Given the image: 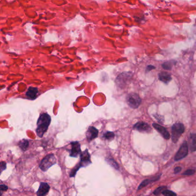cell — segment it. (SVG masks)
Returning <instances> with one entry per match:
<instances>
[{"mask_svg":"<svg viewBox=\"0 0 196 196\" xmlns=\"http://www.w3.org/2000/svg\"><path fill=\"white\" fill-rule=\"evenodd\" d=\"M165 189H166V186H161V187H159L157 189L155 190L154 191V194L156 196L160 195V194L162 193V192L165 191Z\"/></svg>","mask_w":196,"mask_h":196,"instance_id":"obj_19","label":"cell"},{"mask_svg":"<svg viewBox=\"0 0 196 196\" xmlns=\"http://www.w3.org/2000/svg\"><path fill=\"white\" fill-rule=\"evenodd\" d=\"M56 163V160L53 154H49L42 160L40 165V168L42 171H46L53 165Z\"/></svg>","mask_w":196,"mask_h":196,"instance_id":"obj_3","label":"cell"},{"mask_svg":"<svg viewBox=\"0 0 196 196\" xmlns=\"http://www.w3.org/2000/svg\"><path fill=\"white\" fill-rule=\"evenodd\" d=\"M19 146L22 151H25L29 146V142L26 139H22L19 142Z\"/></svg>","mask_w":196,"mask_h":196,"instance_id":"obj_17","label":"cell"},{"mask_svg":"<svg viewBox=\"0 0 196 196\" xmlns=\"http://www.w3.org/2000/svg\"><path fill=\"white\" fill-rule=\"evenodd\" d=\"M155 69V67L153 66H149L148 67H147L146 71H150L151 70H152V69Z\"/></svg>","mask_w":196,"mask_h":196,"instance_id":"obj_27","label":"cell"},{"mask_svg":"<svg viewBox=\"0 0 196 196\" xmlns=\"http://www.w3.org/2000/svg\"><path fill=\"white\" fill-rule=\"evenodd\" d=\"M163 195L165 196H176L177 194L174 192H173V191H169L167 189H165V191H164L162 193Z\"/></svg>","mask_w":196,"mask_h":196,"instance_id":"obj_21","label":"cell"},{"mask_svg":"<svg viewBox=\"0 0 196 196\" xmlns=\"http://www.w3.org/2000/svg\"><path fill=\"white\" fill-rule=\"evenodd\" d=\"M174 64V63L171 62H166L163 63V64L162 65V68L164 69H166V70H170L172 68V66Z\"/></svg>","mask_w":196,"mask_h":196,"instance_id":"obj_18","label":"cell"},{"mask_svg":"<svg viewBox=\"0 0 196 196\" xmlns=\"http://www.w3.org/2000/svg\"><path fill=\"white\" fill-rule=\"evenodd\" d=\"M196 172V171L194 170H193V169H189V170H186L185 171L183 174L184 175H193L194 174V173Z\"/></svg>","mask_w":196,"mask_h":196,"instance_id":"obj_24","label":"cell"},{"mask_svg":"<svg viewBox=\"0 0 196 196\" xmlns=\"http://www.w3.org/2000/svg\"><path fill=\"white\" fill-rule=\"evenodd\" d=\"M98 130L95 127L91 126L88 129L86 133V137L88 141H91L93 139L97 138L98 136Z\"/></svg>","mask_w":196,"mask_h":196,"instance_id":"obj_10","label":"cell"},{"mask_svg":"<svg viewBox=\"0 0 196 196\" xmlns=\"http://www.w3.org/2000/svg\"><path fill=\"white\" fill-rule=\"evenodd\" d=\"M107 162H108V164L110 165H111L113 167H114L115 169H119V165H118V164L112 158H110V159H107Z\"/></svg>","mask_w":196,"mask_h":196,"instance_id":"obj_20","label":"cell"},{"mask_svg":"<svg viewBox=\"0 0 196 196\" xmlns=\"http://www.w3.org/2000/svg\"><path fill=\"white\" fill-rule=\"evenodd\" d=\"M182 170V168L180 167V166H178V167H176L175 169H174V173L175 174H177V173H180L181 171Z\"/></svg>","mask_w":196,"mask_h":196,"instance_id":"obj_26","label":"cell"},{"mask_svg":"<svg viewBox=\"0 0 196 196\" xmlns=\"http://www.w3.org/2000/svg\"><path fill=\"white\" fill-rule=\"evenodd\" d=\"M80 158L81 161L79 165L80 167H84L86 165H88L90 162V155L88 153L87 150L83 152L80 154Z\"/></svg>","mask_w":196,"mask_h":196,"instance_id":"obj_8","label":"cell"},{"mask_svg":"<svg viewBox=\"0 0 196 196\" xmlns=\"http://www.w3.org/2000/svg\"><path fill=\"white\" fill-rule=\"evenodd\" d=\"M49 186L46 183L41 182L39 189L37 192V194L38 196H45L48 193L49 191Z\"/></svg>","mask_w":196,"mask_h":196,"instance_id":"obj_12","label":"cell"},{"mask_svg":"<svg viewBox=\"0 0 196 196\" xmlns=\"http://www.w3.org/2000/svg\"><path fill=\"white\" fill-rule=\"evenodd\" d=\"M159 178H160V177H157L154 178L153 179H147V180H145L139 186L138 189H140L144 188L147 185L149 184H150L151 182H154V181H155L158 180L159 179Z\"/></svg>","mask_w":196,"mask_h":196,"instance_id":"obj_16","label":"cell"},{"mask_svg":"<svg viewBox=\"0 0 196 196\" xmlns=\"http://www.w3.org/2000/svg\"><path fill=\"white\" fill-rule=\"evenodd\" d=\"M130 75L127 74V73H123L120 74L117 79L116 82L117 83V85L120 87H122L124 86L127 82L129 80L130 78Z\"/></svg>","mask_w":196,"mask_h":196,"instance_id":"obj_7","label":"cell"},{"mask_svg":"<svg viewBox=\"0 0 196 196\" xmlns=\"http://www.w3.org/2000/svg\"><path fill=\"white\" fill-rule=\"evenodd\" d=\"M159 79L161 81L167 84L171 80V76L167 72H161L159 74Z\"/></svg>","mask_w":196,"mask_h":196,"instance_id":"obj_14","label":"cell"},{"mask_svg":"<svg viewBox=\"0 0 196 196\" xmlns=\"http://www.w3.org/2000/svg\"><path fill=\"white\" fill-rule=\"evenodd\" d=\"M8 189V188L7 186L5 185H0V196H1L4 191H7Z\"/></svg>","mask_w":196,"mask_h":196,"instance_id":"obj_23","label":"cell"},{"mask_svg":"<svg viewBox=\"0 0 196 196\" xmlns=\"http://www.w3.org/2000/svg\"><path fill=\"white\" fill-rule=\"evenodd\" d=\"M38 94V90L37 88L29 87L26 93V96L31 100L36 99Z\"/></svg>","mask_w":196,"mask_h":196,"instance_id":"obj_13","label":"cell"},{"mask_svg":"<svg viewBox=\"0 0 196 196\" xmlns=\"http://www.w3.org/2000/svg\"><path fill=\"white\" fill-rule=\"evenodd\" d=\"M189 147L191 151H196V134H191L189 139Z\"/></svg>","mask_w":196,"mask_h":196,"instance_id":"obj_15","label":"cell"},{"mask_svg":"<svg viewBox=\"0 0 196 196\" xmlns=\"http://www.w3.org/2000/svg\"><path fill=\"white\" fill-rule=\"evenodd\" d=\"M114 136H115V135L113 132H107L104 134V137L106 139H108V140L113 139Z\"/></svg>","mask_w":196,"mask_h":196,"instance_id":"obj_22","label":"cell"},{"mask_svg":"<svg viewBox=\"0 0 196 196\" xmlns=\"http://www.w3.org/2000/svg\"><path fill=\"white\" fill-rule=\"evenodd\" d=\"M51 117L46 113H41L37 120L36 129V133L39 137H42L48 129V127L51 123Z\"/></svg>","mask_w":196,"mask_h":196,"instance_id":"obj_1","label":"cell"},{"mask_svg":"<svg viewBox=\"0 0 196 196\" xmlns=\"http://www.w3.org/2000/svg\"><path fill=\"white\" fill-rule=\"evenodd\" d=\"M133 129L142 133H149L151 130V128L149 124L143 122H139L135 124Z\"/></svg>","mask_w":196,"mask_h":196,"instance_id":"obj_6","label":"cell"},{"mask_svg":"<svg viewBox=\"0 0 196 196\" xmlns=\"http://www.w3.org/2000/svg\"><path fill=\"white\" fill-rule=\"evenodd\" d=\"M127 102L130 107L137 108L141 103V99L137 93H132L129 94L127 97Z\"/></svg>","mask_w":196,"mask_h":196,"instance_id":"obj_4","label":"cell"},{"mask_svg":"<svg viewBox=\"0 0 196 196\" xmlns=\"http://www.w3.org/2000/svg\"><path fill=\"white\" fill-rule=\"evenodd\" d=\"M71 150L70 156L72 157H77L81 153L80 144L78 142H73L71 144Z\"/></svg>","mask_w":196,"mask_h":196,"instance_id":"obj_9","label":"cell"},{"mask_svg":"<svg viewBox=\"0 0 196 196\" xmlns=\"http://www.w3.org/2000/svg\"><path fill=\"white\" fill-rule=\"evenodd\" d=\"M153 126L154 127V129H156L160 133V134H161L164 138L166 139H169L170 138V134L165 127H164L163 126L157 123L153 124Z\"/></svg>","mask_w":196,"mask_h":196,"instance_id":"obj_11","label":"cell"},{"mask_svg":"<svg viewBox=\"0 0 196 196\" xmlns=\"http://www.w3.org/2000/svg\"><path fill=\"white\" fill-rule=\"evenodd\" d=\"M185 127L183 124L181 123H177L172 126L171 132H172V141L174 143H176L180 138L181 135L184 133Z\"/></svg>","mask_w":196,"mask_h":196,"instance_id":"obj_2","label":"cell"},{"mask_svg":"<svg viewBox=\"0 0 196 196\" xmlns=\"http://www.w3.org/2000/svg\"><path fill=\"white\" fill-rule=\"evenodd\" d=\"M188 154V144L186 142H184L181 146L180 149L178 151L177 154H175L174 160L176 161L182 160L184 158H185Z\"/></svg>","mask_w":196,"mask_h":196,"instance_id":"obj_5","label":"cell"},{"mask_svg":"<svg viewBox=\"0 0 196 196\" xmlns=\"http://www.w3.org/2000/svg\"><path fill=\"white\" fill-rule=\"evenodd\" d=\"M6 167V164L5 162H0V174L4 170H5Z\"/></svg>","mask_w":196,"mask_h":196,"instance_id":"obj_25","label":"cell"}]
</instances>
